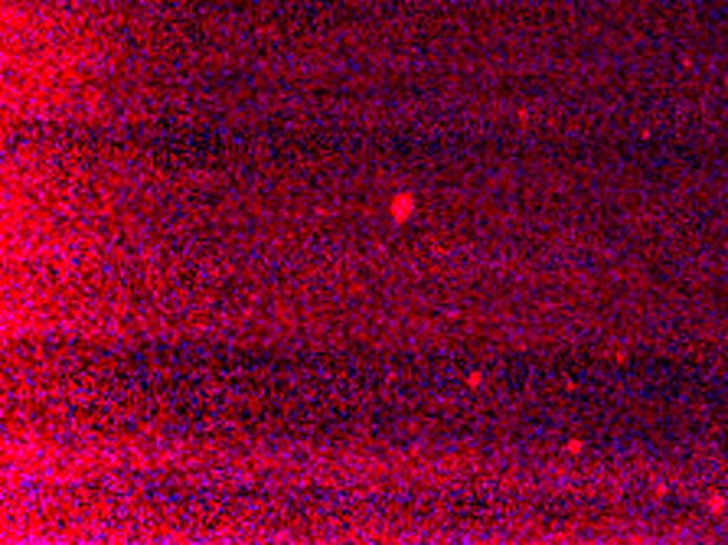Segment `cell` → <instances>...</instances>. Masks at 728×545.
I'll use <instances>...</instances> for the list:
<instances>
[{
    "label": "cell",
    "mask_w": 728,
    "mask_h": 545,
    "mask_svg": "<svg viewBox=\"0 0 728 545\" xmlns=\"http://www.w3.org/2000/svg\"><path fill=\"white\" fill-rule=\"evenodd\" d=\"M415 196L412 193H396V196L389 199V219L396 222V226H402V222H408V219L415 216Z\"/></svg>",
    "instance_id": "obj_1"
},
{
    "label": "cell",
    "mask_w": 728,
    "mask_h": 545,
    "mask_svg": "<svg viewBox=\"0 0 728 545\" xmlns=\"http://www.w3.org/2000/svg\"><path fill=\"white\" fill-rule=\"evenodd\" d=\"M467 386H480V372H471L467 376Z\"/></svg>",
    "instance_id": "obj_2"
}]
</instances>
